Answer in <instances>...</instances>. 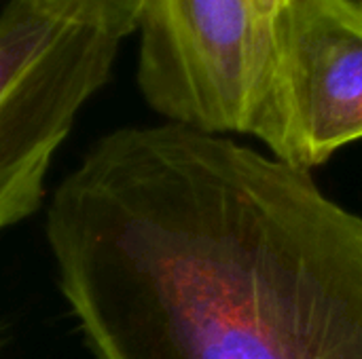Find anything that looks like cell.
<instances>
[{
	"instance_id": "cell-6",
	"label": "cell",
	"mask_w": 362,
	"mask_h": 359,
	"mask_svg": "<svg viewBox=\"0 0 362 359\" xmlns=\"http://www.w3.org/2000/svg\"><path fill=\"white\" fill-rule=\"evenodd\" d=\"M350 2H352V4H356L358 8H362V0H350Z\"/></svg>"
},
{
	"instance_id": "cell-4",
	"label": "cell",
	"mask_w": 362,
	"mask_h": 359,
	"mask_svg": "<svg viewBox=\"0 0 362 359\" xmlns=\"http://www.w3.org/2000/svg\"><path fill=\"white\" fill-rule=\"evenodd\" d=\"M252 135L276 161L305 171L362 140V8L288 0Z\"/></svg>"
},
{
	"instance_id": "cell-1",
	"label": "cell",
	"mask_w": 362,
	"mask_h": 359,
	"mask_svg": "<svg viewBox=\"0 0 362 359\" xmlns=\"http://www.w3.org/2000/svg\"><path fill=\"white\" fill-rule=\"evenodd\" d=\"M47 243L95 359H362V216L229 138L102 135Z\"/></svg>"
},
{
	"instance_id": "cell-5",
	"label": "cell",
	"mask_w": 362,
	"mask_h": 359,
	"mask_svg": "<svg viewBox=\"0 0 362 359\" xmlns=\"http://www.w3.org/2000/svg\"><path fill=\"white\" fill-rule=\"evenodd\" d=\"M47 15L91 28L117 40L134 34L144 0H21Z\"/></svg>"
},
{
	"instance_id": "cell-3",
	"label": "cell",
	"mask_w": 362,
	"mask_h": 359,
	"mask_svg": "<svg viewBox=\"0 0 362 359\" xmlns=\"http://www.w3.org/2000/svg\"><path fill=\"white\" fill-rule=\"evenodd\" d=\"M121 40L21 0L0 11V233L38 212L51 161Z\"/></svg>"
},
{
	"instance_id": "cell-2",
	"label": "cell",
	"mask_w": 362,
	"mask_h": 359,
	"mask_svg": "<svg viewBox=\"0 0 362 359\" xmlns=\"http://www.w3.org/2000/svg\"><path fill=\"white\" fill-rule=\"evenodd\" d=\"M288 0H144L136 80L168 123L252 135Z\"/></svg>"
}]
</instances>
